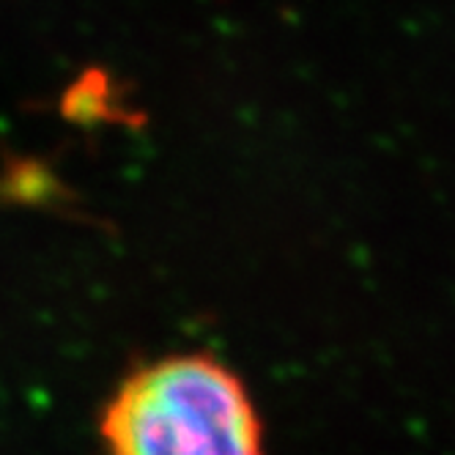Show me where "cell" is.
<instances>
[{
	"label": "cell",
	"mask_w": 455,
	"mask_h": 455,
	"mask_svg": "<svg viewBox=\"0 0 455 455\" xmlns=\"http://www.w3.org/2000/svg\"><path fill=\"white\" fill-rule=\"evenodd\" d=\"M100 434L110 455H264L244 381L209 354H171L129 373Z\"/></svg>",
	"instance_id": "6da1fadb"
}]
</instances>
